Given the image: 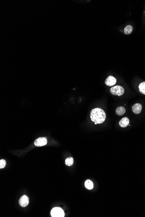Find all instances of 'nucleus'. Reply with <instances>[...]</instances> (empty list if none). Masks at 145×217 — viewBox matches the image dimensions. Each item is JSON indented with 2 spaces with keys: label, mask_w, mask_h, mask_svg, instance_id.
Listing matches in <instances>:
<instances>
[{
  "label": "nucleus",
  "mask_w": 145,
  "mask_h": 217,
  "mask_svg": "<svg viewBox=\"0 0 145 217\" xmlns=\"http://www.w3.org/2000/svg\"><path fill=\"white\" fill-rule=\"evenodd\" d=\"M73 164V157H68L65 160L66 165L68 166H71Z\"/></svg>",
  "instance_id": "ddd939ff"
},
{
  "label": "nucleus",
  "mask_w": 145,
  "mask_h": 217,
  "mask_svg": "<svg viewBox=\"0 0 145 217\" xmlns=\"http://www.w3.org/2000/svg\"><path fill=\"white\" fill-rule=\"evenodd\" d=\"M139 89L142 94L145 95V82L140 83L139 86Z\"/></svg>",
  "instance_id": "f8f14e48"
},
{
  "label": "nucleus",
  "mask_w": 145,
  "mask_h": 217,
  "mask_svg": "<svg viewBox=\"0 0 145 217\" xmlns=\"http://www.w3.org/2000/svg\"><path fill=\"white\" fill-rule=\"evenodd\" d=\"M6 164V162L4 160H0V168L2 169L5 167Z\"/></svg>",
  "instance_id": "4468645a"
},
{
  "label": "nucleus",
  "mask_w": 145,
  "mask_h": 217,
  "mask_svg": "<svg viewBox=\"0 0 145 217\" xmlns=\"http://www.w3.org/2000/svg\"><path fill=\"white\" fill-rule=\"evenodd\" d=\"M117 82V79L114 77L110 75L106 79L105 83L108 86H112L115 85Z\"/></svg>",
  "instance_id": "39448f33"
},
{
  "label": "nucleus",
  "mask_w": 145,
  "mask_h": 217,
  "mask_svg": "<svg viewBox=\"0 0 145 217\" xmlns=\"http://www.w3.org/2000/svg\"><path fill=\"white\" fill-rule=\"evenodd\" d=\"M111 93L114 95L122 96L124 94V89L120 86H116L111 88Z\"/></svg>",
  "instance_id": "f03ea898"
},
{
  "label": "nucleus",
  "mask_w": 145,
  "mask_h": 217,
  "mask_svg": "<svg viewBox=\"0 0 145 217\" xmlns=\"http://www.w3.org/2000/svg\"><path fill=\"white\" fill-rule=\"evenodd\" d=\"M90 117L92 121L95 122V124L104 122L106 118L105 111L100 108H95L90 112Z\"/></svg>",
  "instance_id": "f257e3e1"
},
{
  "label": "nucleus",
  "mask_w": 145,
  "mask_h": 217,
  "mask_svg": "<svg viewBox=\"0 0 145 217\" xmlns=\"http://www.w3.org/2000/svg\"><path fill=\"white\" fill-rule=\"evenodd\" d=\"M133 29H134V28L132 26L130 25L126 26L125 27L124 29V32L125 34L126 35L131 34L132 31H133Z\"/></svg>",
  "instance_id": "9d476101"
},
{
  "label": "nucleus",
  "mask_w": 145,
  "mask_h": 217,
  "mask_svg": "<svg viewBox=\"0 0 145 217\" xmlns=\"http://www.w3.org/2000/svg\"><path fill=\"white\" fill-rule=\"evenodd\" d=\"M47 143V139L46 137H39L35 141L34 145L37 147H42Z\"/></svg>",
  "instance_id": "423d86ee"
},
{
  "label": "nucleus",
  "mask_w": 145,
  "mask_h": 217,
  "mask_svg": "<svg viewBox=\"0 0 145 217\" xmlns=\"http://www.w3.org/2000/svg\"><path fill=\"white\" fill-rule=\"evenodd\" d=\"M126 109L123 106H119L116 109V113L118 116H122L126 113Z\"/></svg>",
  "instance_id": "1a4fd4ad"
},
{
  "label": "nucleus",
  "mask_w": 145,
  "mask_h": 217,
  "mask_svg": "<svg viewBox=\"0 0 145 217\" xmlns=\"http://www.w3.org/2000/svg\"><path fill=\"white\" fill-rule=\"evenodd\" d=\"M85 186L87 189L91 190L94 188V184L91 180H87L85 182Z\"/></svg>",
  "instance_id": "9b49d317"
},
{
  "label": "nucleus",
  "mask_w": 145,
  "mask_h": 217,
  "mask_svg": "<svg viewBox=\"0 0 145 217\" xmlns=\"http://www.w3.org/2000/svg\"><path fill=\"white\" fill-rule=\"evenodd\" d=\"M29 202V199L28 197L26 195H24L21 197L19 200L20 206L22 207H25L28 206Z\"/></svg>",
  "instance_id": "20e7f679"
},
{
  "label": "nucleus",
  "mask_w": 145,
  "mask_h": 217,
  "mask_svg": "<svg viewBox=\"0 0 145 217\" xmlns=\"http://www.w3.org/2000/svg\"><path fill=\"white\" fill-rule=\"evenodd\" d=\"M130 123V120L126 117H124L121 119L119 122V125L121 128H126L128 126Z\"/></svg>",
  "instance_id": "6e6552de"
},
{
  "label": "nucleus",
  "mask_w": 145,
  "mask_h": 217,
  "mask_svg": "<svg viewBox=\"0 0 145 217\" xmlns=\"http://www.w3.org/2000/svg\"><path fill=\"white\" fill-rule=\"evenodd\" d=\"M133 112L135 114H140L142 110V106L140 103H136L132 106V107Z\"/></svg>",
  "instance_id": "0eeeda50"
},
{
  "label": "nucleus",
  "mask_w": 145,
  "mask_h": 217,
  "mask_svg": "<svg viewBox=\"0 0 145 217\" xmlns=\"http://www.w3.org/2000/svg\"><path fill=\"white\" fill-rule=\"evenodd\" d=\"M51 215L53 217H63L65 214L61 208L59 207H55L52 209Z\"/></svg>",
  "instance_id": "7ed1b4c3"
}]
</instances>
